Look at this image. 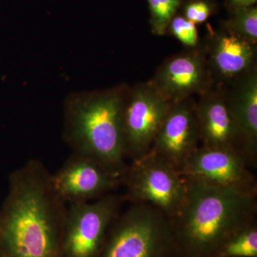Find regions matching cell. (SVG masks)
Masks as SVG:
<instances>
[{
  "mask_svg": "<svg viewBox=\"0 0 257 257\" xmlns=\"http://www.w3.org/2000/svg\"><path fill=\"white\" fill-rule=\"evenodd\" d=\"M151 31L157 36L167 34L171 20L179 13L183 0H147Z\"/></svg>",
  "mask_w": 257,
  "mask_h": 257,
  "instance_id": "17",
  "label": "cell"
},
{
  "mask_svg": "<svg viewBox=\"0 0 257 257\" xmlns=\"http://www.w3.org/2000/svg\"><path fill=\"white\" fill-rule=\"evenodd\" d=\"M217 10L214 0H183L179 9L182 16L197 25L207 22Z\"/></svg>",
  "mask_w": 257,
  "mask_h": 257,
  "instance_id": "19",
  "label": "cell"
},
{
  "mask_svg": "<svg viewBox=\"0 0 257 257\" xmlns=\"http://www.w3.org/2000/svg\"><path fill=\"white\" fill-rule=\"evenodd\" d=\"M149 82L171 104L194 94L199 96L214 87L215 82L202 42L166 59Z\"/></svg>",
  "mask_w": 257,
  "mask_h": 257,
  "instance_id": "8",
  "label": "cell"
},
{
  "mask_svg": "<svg viewBox=\"0 0 257 257\" xmlns=\"http://www.w3.org/2000/svg\"><path fill=\"white\" fill-rule=\"evenodd\" d=\"M203 45L215 86L229 87L257 66V44L220 28H211Z\"/></svg>",
  "mask_w": 257,
  "mask_h": 257,
  "instance_id": "12",
  "label": "cell"
},
{
  "mask_svg": "<svg viewBox=\"0 0 257 257\" xmlns=\"http://www.w3.org/2000/svg\"><path fill=\"white\" fill-rule=\"evenodd\" d=\"M226 101L248 167L257 165V66L226 87Z\"/></svg>",
  "mask_w": 257,
  "mask_h": 257,
  "instance_id": "13",
  "label": "cell"
},
{
  "mask_svg": "<svg viewBox=\"0 0 257 257\" xmlns=\"http://www.w3.org/2000/svg\"><path fill=\"white\" fill-rule=\"evenodd\" d=\"M196 114L202 146L234 150L241 155L239 135L226 101V87L214 86L200 94L196 102Z\"/></svg>",
  "mask_w": 257,
  "mask_h": 257,
  "instance_id": "14",
  "label": "cell"
},
{
  "mask_svg": "<svg viewBox=\"0 0 257 257\" xmlns=\"http://www.w3.org/2000/svg\"><path fill=\"white\" fill-rule=\"evenodd\" d=\"M128 87L74 92L64 103V143L72 152L94 157L121 177L128 165L122 116Z\"/></svg>",
  "mask_w": 257,
  "mask_h": 257,
  "instance_id": "3",
  "label": "cell"
},
{
  "mask_svg": "<svg viewBox=\"0 0 257 257\" xmlns=\"http://www.w3.org/2000/svg\"><path fill=\"white\" fill-rule=\"evenodd\" d=\"M98 257H177L170 218L149 203H132L111 223Z\"/></svg>",
  "mask_w": 257,
  "mask_h": 257,
  "instance_id": "4",
  "label": "cell"
},
{
  "mask_svg": "<svg viewBox=\"0 0 257 257\" xmlns=\"http://www.w3.org/2000/svg\"><path fill=\"white\" fill-rule=\"evenodd\" d=\"M194 98L171 104L150 152L179 172L200 143Z\"/></svg>",
  "mask_w": 257,
  "mask_h": 257,
  "instance_id": "10",
  "label": "cell"
},
{
  "mask_svg": "<svg viewBox=\"0 0 257 257\" xmlns=\"http://www.w3.org/2000/svg\"><path fill=\"white\" fill-rule=\"evenodd\" d=\"M121 184L126 202L149 203L170 219L178 214L187 196L185 178L151 152L132 161L121 176Z\"/></svg>",
  "mask_w": 257,
  "mask_h": 257,
  "instance_id": "5",
  "label": "cell"
},
{
  "mask_svg": "<svg viewBox=\"0 0 257 257\" xmlns=\"http://www.w3.org/2000/svg\"><path fill=\"white\" fill-rule=\"evenodd\" d=\"M126 202L113 192L92 202L67 205L64 220V257H98L108 229Z\"/></svg>",
  "mask_w": 257,
  "mask_h": 257,
  "instance_id": "6",
  "label": "cell"
},
{
  "mask_svg": "<svg viewBox=\"0 0 257 257\" xmlns=\"http://www.w3.org/2000/svg\"><path fill=\"white\" fill-rule=\"evenodd\" d=\"M185 179V200L170 219L177 257H214L231 235L256 221L257 191Z\"/></svg>",
  "mask_w": 257,
  "mask_h": 257,
  "instance_id": "2",
  "label": "cell"
},
{
  "mask_svg": "<svg viewBox=\"0 0 257 257\" xmlns=\"http://www.w3.org/2000/svg\"><path fill=\"white\" fill-rule=\"evenodd\" d=\"M56 194L66 204L92 202L121 185V177L94 157L72 152L51 175Z\"/></svg>",
  "mask_w": 257,
  "mask_h": 257,
  "instance_id": "9",
  "label": "cell"
},
{
  "mask_svg": "<svg viewBox=\"0 0 257 257\" xmlns=\"http://www.w3.org/2000/svg\"><path fill=\"white\" fill-rule=\"evenodd\" d=\"M167 34L172 35L186 48H194L201 44L197 25L182 16L179 13L173 17L167 29Z\"/></svg>",
  "mask_w": 257,
  "mask_h": 257,
  "instance_id": "18",
  "label": "cell"
},
{
  "mask_svg": "<svg viewBox=\"0 0 257 257\" xmlns=\"http://www.w3.org/2000/svg\"><path fill=\"white\" fill-rule=\"evenodd\" d=\"M214 257H257L256 221L231 235Z\"/></svg>",
  "mask_w": 257,
  "mask_h": 257,
  "instance_id": "15",
  "label": "cell"
},
{
  "mask_svg": "<svg viewBox=\"0 0 257 257\" xmlns=\"http://www.w3.org/2000/svg\"><path fill=\"white\" fill-rule=\"evenodd\" d=\"M170 106L149 82L128 87L122 116L126 158L138 160L150 151Z\"/></svg>",
  "mask_w": 257,
  "mask_h": 257,
  "instance_id": "7",
  "label": "cell"
},
{
  "mask_svg": "<svg viewBox=\"0 0 257 257\" xmlns=\"http://www.w3.org/2000/svg\"><path fill=\"white\" fill-rule=\"evenodd\" d=\"M239 152L199 147L179 171L184 178L216 186L257 191L256 182Z\"/></svg>",
  "mask_w": 257,
  "mask_h": 257,
  "instance_id": "11",
  "label": "cell"
},
{
  "mask_svg": "<svg viewBox=\"0 0 257 257\" xmlns=\"http://www.w3.org/2000/svg\"><path fill=\"white\" fill-rule=\"evenodd\" d=\"M229 18L221 22L226 31L257 44V8L256 5L230 10Z\"/></svg>",
  "mask_w": 257,
  "mask_h": 257,
  "instance_id": "16",
  "label": "cell"
},
{
  "mask_svg": "<svg viewBox=\"0 0 257 257\" xmlns=\"http://www.w3.org/2000/svg\"><path fill=\"white\" fill-rule=\"evenodd\" d=\"M51 175L39 160L12 172L0 208V257H64L67 204L56 194Z\"/></svg>",
  "mask_w": 257,
  "mask_h": 257,
  "instance_id": "1",
  "label": "cell"
},
{
  "mask_svg": "<svg viewBox=\"0 0 257 257\" xmlns=\"http://www.w3.org/2000/svg\"><path fill=\"white\" fill-rule=\"evenodd\" d=\"M256 2L257 0H226L225 6L230 11L236 8L253 6L256 5Z\"/></svg>",
  "mask_w": 257,
  "mask_h": 257,
  "instance_id": "20",
  "label": "cell"
}]
</instances>
